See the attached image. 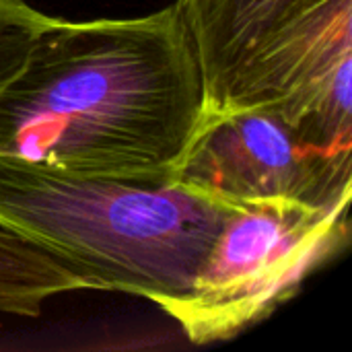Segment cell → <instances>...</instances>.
<instances>
[{"instance_id":"cell-3","label":"cell","mask_w":352,"mask_h":352,"mask_svg":"<svg viewBox=\"0 0 352 352\" xmlns=\"http://www.w3.org/2000/svg\"><path fill=\"white\" fill-rule=\"evenodd\" d=\"M349 206H231L192 293L163 311L194 344L245 332L293 299L349 243Z\"/></svg>"},{"instance_id":"cell-6","label":"cell","mask_w":352,"mask_h":352,"mask_svg":"<svg viewBox=\"0 0 352 352\" xmlns=\"http://www.w3.org/2000/svg\"><path fill=\"white\" fill-rule=\"evenodd\" d=\"M326 0H177L192 39L206 111L235 99L250 68Z\"/></svg>"},{"instance_id":"cell-8","label":"cell","mask_w":352,"mask_h":352,"mask_svg":"<svg viewBox=\"0 0 352 352\" xmlns=\"http://www.w3.org/2000/svg\"><path fill=\"white\" fill-rule=\"evenodd\" d=\"M54 21L25 0H0V95L21 70L37 37Z\"/></svg>"},{"instance_id":"cell-7","label":"cell","mask_w":352,"mask_h":352,"mask_svg":"<svg viewBox=\"0 0 352 352\" xmlns=\"http://www.w3.org/2000/svg\"><path fill=\"white\" fill-rule=\"evenodd\" d=\"M82 289L70 268L0 227V314L35 318L47 299Z\"/></svg>"},{"instance_id":"cell-1","label":"cell","mask_w":352,"mask_h":352,"mask_svg":"<svg viewBox=\"0 0 352 352\" xmlns=\"http://www.w3.org/2000/svg\"><path fill=\"white\" fill-rule=\"evenodd\" d=\"M204 113L175 4L130 19H56L0 95V155L87 175H173Z\"/></svg>"},{"instance_id":"cell-5","label":"cell","mask_w":352,"mask_h":352,"mask_svg":"<svg viewBox=\"0 0 352 352\" xmlns=\"http://www.w3.org/2000/svg\"><path fill=\"white\" fill-rule=\"evenodd\" d=\"M245 105L272 107L324 146L352 155V0H326L276 41L229 103Z\"/></svg>"},{"instance_id":"cell-4","label":"cell","mask_w":352,"mask_h":352,"mask_svg":"<svg viewBox=\"0 0 352 352\" xmlns=\"http://www.w3.org/2000/svg\"><path fill=\"white\" fill-rule=\"evenodd\" d=\"M173 173L227 206L330 208L351 204L352 196V155L324 146L266 105L206 111Z\"/></svg>"},{"instance_id":"cell-2","label":"cell","mask_w":352,"mask_h":352,"mask_svg":"<svg viewBox=\"0 0 352 352\" xmlns=\"http://www.w3.org/2000/svg\"><path fill=\"white\" fill-rule=\"evenodd\" d=\"M231 206L173 175H87L0 155V227L70 268L87 289L186 299Z\"/></svg>"}]
</instances>
